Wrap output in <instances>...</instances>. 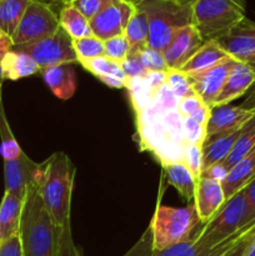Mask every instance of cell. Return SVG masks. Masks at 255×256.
<instances>
[{
	"label": "cell",
	"mask_w": 255,
	"mask_h": 256,
	"mask_svg": "<svg viewBox=\"0 0 255 256\" xmlns=\"http://www.w3.org/2000/svg\"><path fill=\"white\" fill-rule=\"evenodd\" d=\"M59 24L72 40L92 35L90 22L72 4H65L62 8Z\"/></svg>",
	"instance_id": "obj_26"
},
{
	"label": "cell",
	"mask_w": 255,
	"mask_h": 256,
	"mask_svg": "<svg viewBox=\"0 0 255 256\" xmlns=\"http://www.w3.org/2000/svg\"><path fill=\"white\" fill-rule=\"evenodd\" d=\"M126 2H135V4H136V2H139V0H126Z\"/></svg>",
	"instance_id": "obj_58"
},
{
	"label": "cell",
	"mask_w": 255,
	"mask_h": 256,
	"mask_svg": "<svg viewBox=\"0 0 255 256\" xmlns=\"http://www.w3.org/2000/svg\"><path fill=\"white\" fill-rule=\"evenodd\" d=\"M252 222L244 190H240L224 202L219 212L192 236V240L202 250V256H212L210 252L212 248L234 236Z\"/></svg>",
	"instance_id": "obj_5"
},
{
	"label": "cell",
	"mask_w": 255,
	"mask_h": 256,
	"mask_svg": "<svg viewBox=\"0 0 255 256\" xmlns=\"http://www.w3.org/2000/svg\"><path fill=\"white\" fill-rule=\"evenodd\" d=\"M136 132L142 149L152 152L162 166L182 162L188 145L184 134V118L172 110L155 112L146 110L136 114Z\"/></svg>",
	"instance_id": "obj_1"
},
{
	"label": "cell",
	"mask_w": 255,
	"mask_h": 256,
	"mask_svg": "<svg viewBox=\"0 0 255 256\" xmlns=\"http://www.w3.org/2000/svg\"><path fill=\"white\" fill-rule=\"evenodd\" d=\"M29 2L30 0H0V30L12 39Z\"/></svg>",
	"instance_id": "obj_27"
},
{
	"label": "cell",
	"mask_w": 255,
	"mask_h": 256,
	"mask_svg": "<svg viewBox=\"0 0 255 256\" xmlns=\"http://www.w3.org/2000/svg\"><path fill=\"white\" fill-rule=\"evenodd\" d=\"M254 69H255V65H254Z\"/></svg>",
	"instance_id": "obj_59"
},
{
	"label": "cell",
	"mask_w": 255,
	"mask_h": 256,
	"mask_svg": "<svg viewBox=\"0 0 255 256\" xmlns=\"http://www.w3.org/2000/svg\"><path fill=\"white\" fill-rule=\"evenodd\" d=\"M182 162L192 172L196 179H199L202 170V145L188 144L184 149Z\"/></svg>",
	"instance_id": "obj_38"
},
{
	"label": "cell",
	"mask_w": 255,
	"mask_h": 256,
	"mask_svg": "<svg viewBox=\"0 0 255 256\" xmlns=\"http://www.w3.org/2000/svg\"><path fill=\"white\" fill-rule=\"evenodd\" d=\"M245 256H255V235L252 238V242H250L249 248H248L246 252H245Z\"/></svg>",
	"instance_id": "obj_54"
},
{
	"label": "cell",
	"mask_w": 255,
	"mask_h": 256,
	"mask_svg": "<svg viewBox=\"0 0 255 256\" xmlns=\"http://www.w3.org/2000/svg\"><path fill=\"white\" fill-rule=\"evenodd\" d=\"M240 130L225 132L206 138L202 145V170L216 162H224L232 152L235 142L240 134Z\"/></svg>",
	"instance_id": "obj_21"
},
{
	"label": "cell",
	"mask_w": 255,
	"mask_h": 256,
	"mask_svg": "<svg viewBox=\"0 0 255 256\" xmlns=\"http://www.w3.org/2000/svg\"><path fill=\"white\" fill-rule=\"evenodd\" d=\"M179 102L180 99L172 92V90L168 86V84H164L155 92L154 102H152V106L150 108V110L164 114V112L176 110Z\"/></svg>",
	"instance_id": "obj_33"
},
{
	"label": "cell",
	"mask_w": 255,
	"mask_h": 256,
	"mask_svg": "<svg viewBox=\"0 0 255 256\" xmlns=\"http://www.w3.org/2000/svg\"><path fill=\"white\" fill-rule=\"evenodd\" d=\"M85 70L92 72L96 78L104 76V75H114V76L119 78V79L126 80L124 72L122 69L120 62H112V60L108 59L106 56H98L94 59L85 60V62H80Z\"/></svg>",
	"instance_id": "obj_30"
},
{
	"label": "cell",
	"mask_w": 255,
	"mask_h": 256,
	"mask_svg": "<svg viewBox=\"0 0 255 256\" xmlns=\"http://www.w3.org/2000/svg\"><path fill=\"white\" fill-rule=\"evenodd\" d=\"M239 106L242 108V109L255 112V82L254 84L250 86V89L248 90V92L245 94V99L242 100V102Z\"/></svg>",
	"instance_id": "obj_51"
},
{
	"label": "cell",
	"mask_w": 255,
	"mask_h": 256,
	"mask_svg": "<svg viewBox=\"0 0 255 256\" xmlns=\"http://www.w3.org/2000/svg\"><path fill=\"white\" fill-rule=\"evenodd\" d=\"M60 2H62V4H72V2H74V0H59Z\"/></svg>",
	"instance_id": "obj_57"
},
{
	"label": "cell",
	"mask_w": 255,
	"mask_h": 256,
	"mask_svg": "<svg viewBox=\"0 0 255 256\" xmlns=\"http://www.w3.org/2000/svg\"><path fill=\"white\" fill-rule=\"evenodd\" d=\"M229 58L225 50L218 44L216 40H208L198 49V52L188 60L186 64L180 69L186 75H195L215 66Z\"/></svg>",
	"instance_id": "obj_20"
},
{
	"label": "cell",
	"mask_w": 255,
	"mask_h": 256,
	"mask_svg": "<svg viewBox=\"0 0 255 256\" xmlns=\"http://www.w3.org/2000/svg\"><path fill=\"white\" fill-rule=\"evenodd\" d=\"M154 252V242H152V230L148 228L139 240L132 245V249L122 256H152Z\"/></svg>",
	"instance_id": "obj_43"
},
{
	"label": "cell",
	"mask_w": 255,
	"mask_h": 256,
	"mask_svg": "<svg viewBox=\"0 0 255 256\" xmlns=\"http://www.w3.org/2000/svg\"><path fill=\"white\" fill-rule=\"evenodd\" d=\"M225 196L220 182L199 178L194 194V205L202 225L206 224L224 205Z\"/></svg>",
	"instance_id": "obj_16"
},
{
	"label": "cell",
	"mask_w": 255,
	"mask_h": 256,
	"mask_svg": "<svg viewBox=\"0 0 255 256\" xmlns=\"http://www.w3.org/2000/svg\"><path fill=\"white\" fill-rule=\"evenodd\" d=\"M4 75H2V65H0V112H4L2 109V82H4Z\"/></svg>",
	"instance_id": "obj_55"
},
{
	"label": "cell",
	"mask_w": 255,
	"mask_h": 256,
	"mask_svg": "<svg viewBox=\"0 0 255 256\" xmlns=\"http://www.w3.org/2000/svg\"><path fill=\"white\" fill-rule=\"evenodd\" d=\"M255 82V69L248 62H236L232 72L228 75V79L222 86V92L215 99L212 106L229 104L232 100L242 96L248 92Z\"/></svg>",
	"instance_id": "obj_17"
},
{
	"label": "cell",
	"mask_w": 255,
	"mask_h": 256,
	"mask_svg": "<svg viewBox=\"0 0 255 256\" xmlns=\"http://www.w3.org/2000/svg\"><path fill=\"white\" fill-rule=\"evenodd\" d=\"M254 112L230 104L212 106L206 125V138L239 130L254 116Z\"/></svg>",
	"instance_id": "obj_15"
},
{
	"label": "cell",
	"mask_w": 255,
	"mask_h": 256,
	"mask_svg": "<svg viewBox=\"0 0 255 256\" xmlns=\"http://www.w3.org/2000/svg\"><path fill=\"white\" fill-rule=\"evenodd\" d=\"M129 42V54H139L149 46V24L148 18L142 9L136 6V12L128 22L124 32Z\"/></svg>",
	"instance_id": "obj_24"
},
{
	"label": "cell",
	"mask_w": 255,
	"mask_h": 256,
	"mask_svg": "<svg viewBox=\"0 0 255 256\" xmlns=\"http://www.w3.org/2000/svg\"><path fill=\"white\" fill-rule=\"evenodd\" d=\"M12 45H14V42H12V38L0 30V62L4 59L5 55L12 50Z\"/></svg>",
	"instance_id": "obj_52"
},
{
	"label": "cell",
	"mask_w": 255,
	"mask_h": 256,
	"mask_svg": "<svg viewBox=\"0 0 255 256\" xmlns=\"http://www.w3.org/2000/svg\"><path fill=\"white\" fill-rule=\"evenodd\" d=\"M166 84L179 99L195 94L189 76L180 70H170L166 74Z\"/></svg>",
	"instance_id": "obj_35"
},
{
	"label": "cell",
	"mask_w": 255,
	"mask_h": 256,
	"mask_svg": "<svg viewBox=\"0 0 255 256\" xmlns=\"http://www.w3.org/2000/svg\"><path fill=\"white\" fill-rule=\"evenodd\" d=\"M162 168L165 170V175H166L169 184H172L184 199H194L198 179L188 169L186 165L182 162H176L165 165Z\"/></svg>",
	"instance_id": "obj_25"
},
{
	"label": "cell",
	"mask_w": 255,
	"mask_h": 256,
	"mask_svg": "<svg viewBox=\"0 0 255 256\" xmlns=\"http://www.w3.org/2000/svg\"><path fill=\"white\" fill-rule=\"evenodd\" d=\"M22 198L5 192L0 202V242L19 234L20 218L22 210Z\"/></svg>",
	"instance_id": "obj_22"
},
{
	"label": "cell",
	"mask_w": 255,
	"mask_h": 256,
	"mask_svg": "<svg viewBox=\"0 0 255 256\" xmlns=\"http://www.w3.org/2000/svg\"><path fill=\"white\" fill-rule=\"evenodd\" d=\"M184 134L188 144L202 145L206 136V128L200 125L190 116L184 118Z\"/></svg>",
	"instance_id": "obj_42"
},
{
	"label": "cell",
	"mask_w": 255,
	"mask_h": 256,
	"mask_svg": "<svg viewBox=\"0 0 255 256\" xmlns=\"http://www.w3.org/2000/svg\"><path fill=\"white\" fill-rule=\"evenodd\" d=\"M152 256H202V252L195 245L192 238H190L186 242L172 245L162 250H154Z\"/></svg>",
	"instance_id": "obj_37"
},
{
	"label": "cell",
	"mask_w": 255,
	"mask_h": 256,
	"mask_svg": "<svg viewBox=\"0 0 255 256\" xmlns=\"http://www.w3.org/2000/svg\"><path fill=\"white\" fill-rule=\"evenodd\" d=\"M12 50L29 55L42 69L52 65L72 64L78 62L72 46V39L62 28H59L52 36L45 39L28 44L12 45Z\"/></svg>",
	"instance_id": "obj_8"
},
{
	"label": "cell",
	"mask_w": 255,
	"mask_h": 256,
	"mask_svg": "<svg viewBox=\"0 0 255 256\" xmlns=\"http://www.w3.org/2000/svg\"><path fill=\"white\" fill-rule=\"evenodd\" d=\"M245 199H246L248 208H249L250 219L254 222L255 220V178L244 188Z\"/></svg>",
	"instance_id": "obj_48"
},
{
	"label": "cell",
	"mask_w": 255,
	"mask_h": 256,
	"mask_svg": "<svg viewBox=\"0 0 255 256\" xmlns=\"http://www.w3.org/2000/svg\"><path fill=\"white\" fill-rule=\"evenodd\" d=\"M120 65H122V69L124 72L126 79L142 76L146 72V70L142 66V62L140 60L139 54H129L126 56V59L120 62Z\"/></svg>",
	"instance_id": "obj_44"
},
{
	"label": "cell",
	"mask_w": 255,
	"mask_h": 256,
	"mask_svg": "<svg viewBox=\"0 0 255 256\" xmlns=\"http://www.w3.org/2000/svg\"><path fill=\"white\" fill-rule=\"evenodd\" d=\"M215 40L230 58L244 62L255 52V22L245 18Z\"/></svg>",
	"instance_id": "obj_13"
},
{
	"label": "cell",
	"mask_w": 255,
	"mask_h": 256,
	"mask_svg": "<svg viewBox=\"0 0 255 256\" xmlns=\"http://www.w3.org/2000/svg\"><path fill=\"white\" fill-rule=\"evenodd\" d=\"M204 104L205 102H202L196 94H192V95H189V96L180 99L179 104H178V108H176V112H179L182 118L192 116V115Z\"/></svg>",
	"instance_id": "obj_45"
},
{
	"label": "cell",
	"mask_w": 255,
	"mask_h": 256,
	"mask_svg": "<svg viewBox=\"0 0 255 256\" xmlns=\"http://www.w3.org/2000/svg\"><path fill=\"white\" fill-rule=\"evenodd\" d=\"M130 48L125 35H118V36L110 38L104 42V56L112 62H122L126 59L129 55Z\"/></svg>",
	"instance_id": "obj_34"
},
{
	"label": "cell",
	"mask_w": 255,
	"mask_h": 256,
	"mask_svg": "<svg viewBox=\"0 0 255 256\" xmlns=\"http://www.w3.org/2000/svg\"><path fill=\"white\" fill-rule=\"evenodd\" d=\"M72 46L79 62L104 55V42L95 35L72 40Z\"/></svg>",
	"instance_id": "obj_31"
},
{
	"label": "cell",
	"mask_w": 255,
	"mask_h": 256,
	"mask_svg": "<svg viewBox=\"0 0 255 256\" xmlns=\"http://www.w3.org/2000/svg\"><path fill=\"white\" fill-rule=\"evenodd\" d=\"M255 148V114L240 130V134L232 146V152L224 160V165L228 170L232 169L242 158L246 156Z\"/></svg>",
	"instance_id": "obj_28"
},
{
	"label": "cell",
	"mask_w": 255,
	"mask_h": 256,
	"mask_svg": "<svg viewBox=\"0 0 255 256\" xmlns=\"http://www.w3.org/2000/svg\"><path fill=\"white\" fill-rule=\"evenodd\" d=\"M0 65H2L4 79L12 80V82L42 72V68L29 55L24 54V52H12V50H10L5 55L4 59L0 62Z\"/></svg>",
	"instance_id": "obj_23"
},
{
	"label": "cell",
	"mask_w": 255,
	"mask_h": 256,
	"mask_svg": "<svg viewBox=\"0 0 255 256\" xmlns=\"http://www.w3.org/2000/svg\"><path fill=\"white\" fill-rule=\"evenodd\" d=\"M0 256H24L19 234L0 242Z\"/></svg>",
	"instance_id": "obj_46"
},
{
	"label": "cell",
	"mask_w": 255,
	"mask_h": 256,
	"mask_svg": "<svg viewBox=\"0 0 255 256\" xmlns=\"http://www.w3.org/2000/svg\"><path fill=\"white\" fill-rule=\"evenodd\" d=\"M60 28L59 15L42 0H30L22 19L12 35L14 45L28 44L52 36Z\"/></svg>",
	"instance_id": "obj_9"
},
{
	"label": "cell",
	"mask_w": 255,
	"mask_h": 256,
	"mask_svg": "<svg viewBox=\"0 0 255 256\" xmlns=\"http://www.w3.org/2000/svg\"><path fill=\"white\" fill-rule=\"evenodd\" d=\"M116 0H74L72 2L88 20H92L95 15L102 12L105 8L114 4Z\"/></svg>",
	"instance_id": "obj_41"
},
{
	"label": "cell",
	"mask_w": 255,
	"mask_h": 256,
	"mask_svg": "<svg viewBox=\"0 0 255 256\" xmlns=\"http://www.w3.org/2000/svg\"><path fill=\"white\" fill-rule=\"evenodd\" d=\"M75 168L65 152H56L38 168L35 182L58 228L70 222V202Z\"/></svg>",
	"instance_id": "obj_3"
},
{
	"label": "cell",
	"mask_w": 255,
	"mask_h": 256,
	"mask_svg": "<svg viewBox=\"0 0 255 256\" xmlns=\"http://www.w3.org/2000/svg\"><path fill=\"white\" fill-rule=\"evenodd\" d=\"M228 172V168L225 166L224 162H216V164H212L210 166H208L206 169H204L200 174V178H205V179H212V180H216V182H222V180L226 178Z\"/></svg>",
	"instance_id": "obj_47"
},
{
	"label": "cell",
	"mask_w": 255,
	"mask_h": 256,
	"mask_svg": "<svg viewBox=\"0 0 255 256\" xmlns=\"http://www.w3.org/2000/svg\"><path fill=\"white\" fill-rule=\"evenodd\" d=\"M140 60L142 62V66L146 72H169L170 69L165 62L164 56L160 52L152 49L148 46L142 52H139Z\"/></svg>",
	"instance_id": "obj_36"
},
{
	"label": "cell",
	"mask_w": 255,
	"mask_h": 256,
	"mask_svg": "<svg viewBox=\"0 0 255 256\" xmlns=\"http://www.w3.org/2000/svg\"><path fill=\"white\" fill-rule=\"evenodd\" d=\"M255 178V148L234 165L228 172L226 178L222 180L225 202L234 196L236 192L244 189Z\"/></svg>",
	"instance_id": "obj_19"
},
{
	"label": "cell",
	"mask_w": 255,
	"mask_h": 256,
	"mask_svg": "<svg viewBox=\"0 0 255 256\" xmlns=\"http://www.w3.org/2000/svg\"><path fill=\"white\" fill-rule=\"evenodd\" d=\"M202 44L204 39L192 24L180 29L162 54L170 70H180Z\"/></svg>",
	"instance_id": "obj_12"
},
{
	"label": "cell",
	"mask_w": 255,
	"mask_h": 256,
	"mask_svg": "<svg viewBox=\"0 0 255 256\" xmlns=\"http://www.w3.org/2000/svg\"><path fill=\"white\" fill-rule=\"evenodd\" d=\"M126 88L129 90L132 104L136 114L142 112H146L148 109L152 106L154 102L155 92L158 89H152L148 82L145 80L144 75L138 78L126 79Z\"/></svg>",
	"instance_id": "obj_29"
},
{
	"label": "cell",
	"mask_w": 255,
	"mask_h": 256,
	"mask_svg": "<svg viewBox=\"0 0 255 256\" xmlns=\"http://www.w3.org/2000/svg\"><path fill=\"white\" fill-rule=\"evenodd\" d=\"M0 138H2V144H0V154L4 160H15L22 154L20 145L15 140L9 124L5 119L4 112H0Z\"/></svg>",
	"instance_id": "obj_32"
},
{
	"label": "cell",
	"mask_w": 255,
	"mask_h": 256,
	"mask_svg": "<svg viewBox=\"0 0 255 256\" xmlns=\"http://www.w3.org/2000/svg\"><path fill=\"white\" fill-rule=\"evenodd\" d=\"M235 64H236V60L229 56L225 60H222V62L215 65V66L205 70V72L195 75H190V76L188 75L195 94L205 104L212 106L215 99L220 94L225 82H226L228 75L232 72Z\"/></svg>",
	"instance_id": "obj_11"
},
{
	"label": "cell",
	"mask_w": 255,
	"mask_h": 256,
	"mask_svg": "<svg viewBox=\"0 0 255 256\" xmlns=\"http://www.w3.org/2000/svg\"><path fill=\"white\" fill-rule=\"evenodd\" d=\"M244 62H248V64H250V65H252V66H254V65H255V52H252V54L250 55V56L248 58V59L245 60Z\"/></svg>",
	"instance_id": "obj_56"
},
{
	"label": "cell",
	"mask_w": 255,
	"mask_h": 256,
	"mask_svg": "<svg viewBox=\"0 0 255 256\" xmlns=\"http://www.w3.org/2000/svg\"><path fill=\"white\" fill-rule=\"evenodd\" d=\"M149 24V48L162 52L182 28L192 24V0H139Z\"/></svg>",
	"instance_id": "obj_4"
},
{
	"label": "cell",
	"mask_w": 255,
	"mask_h": 256,
	"mask_svg": "<svg viewBox=\"0 0 255 256\" xmlns=\"http://www.w3.org/2000/svg\"><path fill=\"white\" fill-rule=\"evenodd\" d=\"M56 256H84V252L76 246L72 235V226L70 222L62 228L59 236V246H58Z\"/></svg>",
	"instance_id": "obj_39"
},
{
	"label": "cell",
	"mask_w": 255,
	"mask_h": 256,
	"mask_svg": "<svg viewBox=\"0 0 255 256\" xmlns=\"http://www.w3.org/2000/svg\"><path fill=\"white\" fill-rule=\"evenodd\" d=\"M166 74L168 72H146L144 74L145 80L152 89H159L164 84H166Z\"/></svg>",
	"instance_id": "obj_49"
},
{
	"label": "cell",
	"mask_w": 255,
	"mask_h": 256,
	"mask_svg": "<svg viewBox=\"0 0 255 256\" xmlns=\"http://www.w3.org/2000/svg\"><path fill=\"white\" fill-rule=\"evenodd\" d=\"M255 235V220L252 222L250 224L246 225L244 232H242L236 242L226 250L222 252L220 256H245L248 248H249L250 242H252V238Z\"/></svg>",
	"instance_id": "obj_40"
},
{
	"label": "cell",
	"mask_w": 255,
	"mask_h": 256,
	"mask_svg": "<svg viewBox=\"0 0 255 256\" xmlns=\"http://www.w3.org/2000/svg\"><path fill=\"white\" fill-rule=\"evenodd\" d=\"M199 222L194 202L184 208L159 205L150 222L154 250H162L189 240Z\"/></svg>",
	"instance_id": "obj_7"
},
{
	"label": "cell",
	"mask_w": 255,
	"mask_h": 256,
	"mask_svg": "<svg viewBox=\"0 0 255 256\" xmlns=\"http://www.w3.org/2000/svg\"><path fill=\"white\" fill-rule=\"evenodd\" d=\"M136 12V4L126 0H116L114 4L105 8L102 12L90 20L92 35L102 42L110 38L122 35L128 22Z\"/></svg>",
	"instance_id": "obj_10"
},
{
	"label": "cell",
	"mask_w": 255,
	"mask_h": 256,
	"mask_svg": "<svg viewBox=\"0 0 255 256\" xmlns=\"http://www.w3.org/2000/svg\"><path fill=\"white\" fill-rule=\"evenodd\" d=\"M210 112H212V106L204 104L202 106H200L199 109H198L190 118L194 119L196 122H199L200 125L206 128L208 122H209V118H210Z\"/></svg>",
	"instance_id": "obj_50"
},
{
	"label": "cell",
	"mask_w": 255,
	"mask_h": 256,
	"mask_svg": "<svg viewBox=\"0 0 255 256\" xmlns=\"http://www.w3.org/2000/svg\"><path fill=\"white\" fill-rule=\"evenodd\" d=\"M98 79L104 82L105 85H108V86L114 88V89H122V88L126 86V80L119 79L114 75H104V76H100Z\"/></svg>",
	"instance_id": "obj_53"
},
{
	"label": "cell",
	"mask_w": 255,
	"mask_h": 256,
	"mask_svg": "<svg viewBox=\"0 0 255 256\" xmlns=\"http://www.w3.org/2000/svg\"><path fill=\"white\" fill-rule=\"evenodd\" d=\"M62 228L48 212L36 182L29 185L22 200L19 238L24 256H56Z\"/></svg>",
	"instance_id": "obj_2"
},
{
	"label": "cell",
	"mask_w": 255,
	"mask_h": 256,
	"mask_svg": "<svg viewBox=\"0 0 255 256\" xmlns=\"http://www.w3.org/2000/svg\"><path fill=\"white\" fill-rule=\"evenodd\" d=\"M245 18V0H192V25L204 42L222 36Z\"/></svg>",
	"instance_id": "obj_6"
},
{
	"label": "cell",
	"mask_w": 255,
	"mask_h": 256,
	"mask_svg": "<svg viewBox=\"0 0 255 256\" xmlns=\"http://www.w3.org/2000/svg\"><path fill=\"white\" fill-rule=\"evenodd\" d=\"M42 79L52 94L62 100H68L76 90V75L72 64L52 65L42 69Z\"/></svg>",
	"instance_id": "obj_18"
},
{
	"label": "cell",
	"mask_w": 255,
	"mask_h": 256,
	"mask_svg": "<svg viewBox=\"0 0 255 256\" xmlns=\"http://www.w3.org/2000/svg\"><path fill=\"white\" fill-rule=\"evenodd\" d=\"M39 164L22 152L18 159L4 160L5 192L24 199L29 185L35 182Z\"/></svg>",
	"instance_id": "obj_14"
}]
</instances>
